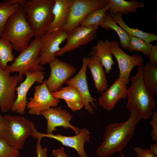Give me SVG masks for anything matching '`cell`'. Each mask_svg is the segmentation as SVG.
Returning a JSON list of instances; mask_svg holds the SVG:
<instances>
[{"label":"cell","instance_id":"obj_33","mask_svg":"<svg viewBox=\"0 0 157 157\" xmlns=\"http://www.w3.org/2000/svg\"><path fill=\"white\" fill-rule=\"evenodd\" d=\"M133 149L137 157H157L156 155L152 153L149 149H144L140 147H135Z\"/></svg>","mask_w":157,"mask_h":157},{"label":"cell","instance_id":"obj_4","mask_svg":"<svg viewBox=\"0 0 157 157\" xmlns=\"http://www.w3.org/2000/svg\"><path fill=\"white\" fill-rule=\"evenodd\" d=\"M55 2V0H25L22 6L35 38L41 37L52 22Z\"/></svg>","mask_w":157,"mask_h":157},{"label":"cell","instance_id":"obj_10","mask_svg":"<svg viewBox=\"0 0 157 157\" xmlns=\"http://www.w3.org/2000/svg\"><path fill=\"white\" fill-rule=\"evenodd\" d=\"M49 76L45 80L46 85L51 93L59 90L63 85L74 74L76 68L70 64L55 58L49 62Z\"/></svg>","mask_w":157,"mask_h":157},{"label":"cell","instance_id":"obj_31","mask_svg":"<svg viewBox=\"0 0 157 157\" xmlns=\"http://www.w3.org/2000/svg\"><path fill=\"white\" fill-rule=\"evenodd\" d=\"M0 157H20L19 150L8 145L3 139H0Z\"/></svg>","mask_w":157,"mask_h":157},{"label":"cell","instance_id":"obj_25","mask_svg":"<svg viewBox=\"0 0 157 157\" xmlns=\"http://www.w3.org/2000/svg\"><path fill=\"white\" fill-rule=\"evenodd\" d=\"M25 0H4L0 3V36L9 18L22 6Z\"/></svg>","mask_w":157,"mask_h":157},{"label":"cell","instance_id":"obj_30","mask_svg":"<svg viewBox=\"0 0 157 157\" xmlns=\"http://www.w3.org/2000/svg\"><path fill=\"white\" fill-rule=\"evenodd\" d=\"M153 45L141 39L130 35L127 49L130 51H139L148 57Z\"/></svg>","mask_w":157,"mask_h":157},{"label":"cell","instance_id":"obj_11","mask_svg":"<svg viewBox=\"0 0 157 157\" xmlns=\"http://www.w3.org/2000/svg\"><path fill=\"white\" fill-rule=\"evenodd\" d=\"M119 44L116 40L111 42V51L117 62L119 70L118 78L127 86L132 70L135 67L142 64L143 59L140 55L127 54L120 48Z\"/></svg>","mask_w":157,"mask_h":157},{"label":"cell","instance_id":"obj_9","mask_svg":"<svg viewBox=\"0 0 157 157\" xmlns=\"http://www.w3.org/2000/svg\"><path fill=\"white\" fill-rule=\"evenodd\" d=\"M35 90L33 97L29 99L26 106L30 115L39 116L42 112L57 106L60 102V99L51 94L46 85L45 80L42 84L36 86Z\"/></svg>","mask_w":157,"mask_h":157},{"label":"cell","instance_id":"obj_20","mask_svg":"<svg viewBox=\"0 0 157 157\" xmlns=\"http://www.w3.org/2000/svg\"><path fill=\"white\" fill-rule=\"evenodd\" d=\"M51 94L55 97L64 100L72 111L80 110L84 106L81 96L77 90L72 86L61 88Z\"/></svg>","mask_w":157,"mask_h":157},{"label":"cell","instance_id":"obj_21","mask_svg":"<svg viewBox=\"0 0 157 157\" xmlns=\"http://www.w3.org/2000/svg\"><path fill=\"white\" fill-rule=\"evenodd\" d=\"M72 0H55L52 12L54 18L47 31L62 29L65 24Z\"/></svg>","mask_w":157,"mask_h":157},{"label":"cell","instance_id":"obj_18","mask_svg":"<svg viewBox=\"0 0 157 157\" xmlns=\"http://www.w3.org/2000/svg\"><path fill=\"white\" fill-rule=\"evenodd\" d=\"M127 85L118 78L108 88L101 93L98 98V104L106 111H110L119 100L127 98Z\"/></svg>","mask_w":157,"mask_h":157},{"label":"cell","instance_id":"obj_34","mask_svg":"<svg viewBox=\"0 0 157 157\" xmlns=\"http://www.w3.org/2000/svg\"><path fill=\"white\" fill-rule=\"evenodd\" d=\"M42 138H38L35 147V154L37 157H48L47 150L46 148H42L41 144Z\"/></svg>","mask_w":157,"mask_h":157},{"label":"cell","instance_id":"obj_24","mask_svg":"<svg viewBox=\"0 0 157 157\" xmlns=\"http://www.w3.org/2000/svg\"><path fill=\"white\" fill-rule=\"evenodd\" d=\"M110 14L115 22L129 35L141 39L149 43L157 40V35L156 34L146 32L137 28H132L128 26L123 20L122 14L118 13Z\"/></svg>","mask_w":157,"mask_h":157},{"label":"cell","instance_id":"obj_5","mask_svg":"<svg viewBox=\"0 0 157 157\" xmlns=\"http://www.w3.org/2000/svg\"><path fill=\"white\" fill-rule=\"evenodd\" d=\"M41 45V37L35 38L5 69L10 73L18 72L19 82L24 80L23 76L27 72L43 71L44 68L40 64Z\"/></svg>","mask_w":157,"mask_h":157},{"label":"cell","instance_id":"obj_35","mask_svg":"<svg viewBox=\"0 0 157 157\" xmlns=\"http://www.w3.org/2000/svg\"><path fill=\"white\" fill-rule=\"evenodd\" d=\"M148 58L149 59L150 64L157 66V45H153Z\"/></svg>","mask_w":157,"mask_h":157},{"label":"cell","instance_id":"obj_38","mask_svg":"<svg viewBox=\"0 0 157 157\" xmlns=\"http://www.w3.org/2000/svg\"><path fill=\"white\" fill-rule=\"evenodd\" d=\"M149 149L152 153L157 155V142H155V143L151 144Z\"/></svg>","mask_w":157,"mask_h":157},{"label":"cell","instance_id":"obj_3","mask_svg":"<svg viewBox=\"0 0 157 157\" xmlns=\"http://www.w3.org/2000/svg\"><path fill=\"white\" fill-rule=\"evenodd\" d=\"M33 36L34 32L27 21L24 8L21 6L6 22L0 37L9 42L13 49L20 53L28 47Z\"/></svg>","mask_w":157,"mask_h":157},{"label":"cell","instance_id":"obj_36","mask_svg":"<svg viewBox=\"0 0 157 157\" xmlns=\"http://www.w3.org/2000/svg\"><path fill=\"white\" fill-rule=\"evenodd\" d=\"M52 154L54 157H69L63 147L53 149Z\"/></svg>","mask_w":157,"mask_h":157},{"label":"cell","instance_id":"obj_37","mask_svg":"<svg viewBox=\"0 0 157 157\" xmlns=\"http://www.w3.org/2000/svg\"><path fill=\"white\" fill-rule=\"evenodd\" d=\"M5 131V123L3 117L0 113V139L3 138Z\"/></svg>","mask_w":157,"mask_h":157},{"label":"cell","instance_id":"obj_29","mask_svg":"<svg viewBox=\"0 0 157 157\" xmlns=\"http://www.w3.org/2000/svg\"><path fill=\"white\" fill-rule=\"evenodd\" d=\"M11 44L0 37V66L5 69L8 63L13 61L15 57Z\"/></svg>","mask_w":157,"mask_h":157},{"label":"cell","instance_id":"obj_6","mask_svg":"<svg viewBox=\"0 0 157 157\" xmlns=\"http://www.w3.org/2000/svg\"><path fill=\"white\" fill-rule=\"evenodd\" d=\"M5 131L3 139L9 146L23 148L26 140L35 129L34 123L22 116L7 115L3 117Z\"/></svg>","mask_w":157,"mask_h":157},{"label":"cell","instance_id":"obj_32","mask_svg":"<svg viewBox=\"0 0 157 157\" xmlns=\"http://www.w3.org/2000/svg\"><path fill=\"white\" fill-rule=\"evenodd\" d=\"M150 118L151 120L150 124L152 127L150 135L152 139L155 142H157V111H154Z\"/></svg>","mask_w":157,"mask_h":157},{"label":"cell","instance_id":"obj_16","mask_svg":"<svg viewBox=\"0 0 157 157\" xmlns=\"http://www.w3.org/2000/svg\"><path fill=\"white\" fill-rule=\"evenodd\" d=\"M26 78L19 85L17 86L16 91L17 93L16 99L11 110L21 115L24 114L28 101L27 94L28 91L35 83L41 84L44 81V73L43 71L27 72Z\"/></svg>","mask_w":157,"mask_h":157},{"label":"cell","instance_id":"obj_15","mask_svg":"<svg viewBox=\"0 0 157 157\" xmlns=\"http://www.w3.org/2000/svg\"><path fill=\"white\" fill-rule=\"evenodd\" d=\"M89 54L85 56L82 60V65L77 74L73 77L70 78L65 83L67 85L74 87L81 96L84 103L85 109L90 114H93L94 110L97 109L94 102H96V99L92 97L90 92L87 83L86 72Z\"/></svg>","mask_w":157,"mask_h":157},{"label":"cell","instance_id":"obj_17","mask_svg":"<svg viewBox=\"0 0 157 157\" xmlns=\"http://www.w3.org/2000/svg\"><path fill=\"white\" fill-rule=\"evenodd\" d=\"M42 115L47 120L46 133L52 134L56 131L57 127L62 126L64 128H70L76 135L78 134L81 129L70 124V121L73 117L66 109H63L61 106L51 107L41 112Z\"/></svg>","mask_w":157,"mask_h":157},{"label":"cell","instance_id":"obj_27","mask_svg":"<svg viewBox=\"0 0 157 157\" xmlns=\"http://www.w3.org/2000/svg\"><path fill=\"white\" fill-rule=\"evenodd\" d=\"M142 75L144 83L153 96L157 95V66L147 63L143 66Z\"/></svg>","mask_w":157,"mask_h":157},{"label":"cell","instance_id":"obj_26","mask_svg":"<svg viewBox=\"0 0 157 157\" xmlns=\"http://www.w3.org/2000/svg\"><path fill=\"white\" fill-rule=\"evenodd\" d=\"M100 26L107 30L112 29L115 31L119 38V43L122 48L127 49L130 39V35L115 22L110 13H106L104 21Z\"/></svg>","mask_w":157,"mask_h":157},{"label":"cell","instance_id":"obj_19","mask_svg":"<svg viewBox=\"0 0 157 157\" xmlns=\"http://www.w3.org/2000/svg\"><path fill=\"white\" fill-rule=\"evenodd\" d=\"M87 68L90 71L97 91L101 93L105 90L108 87V85L105 71L98 58L90 53Z\"/></svg>","mask_w":157,"mask_h":157},{"label":"cell","instance_id":"obj_2","mask_svg":"<svg viewBox=\"0 0 157 157\" xmlns=\"http://www.w3.org/2000/svg\"><path fill=\"white\" fill-rule=\"evenodd\" d=\"M143 65L138 66V71L135 76L130 79L131 85L128 88L127 102L126 108L130 110L134 109L142 119L150 118L153 112L157 108V100L149 91L143 81L142 71Z\"/></svg>","mask_w":157,"mask_h":157},{"label":"cell","instance_id":"obj_1","mask_svg":"<svg viewBox=\"0 0 157 157\" xmlns=\"http://www.w3.org/2000/svg\"><path fill=\"white\" fill-rule=\"evenodd\" d=\"M130 115L126 121L111 123L107 126L103 141L97 149V155L107 157L117 152H121L127 145L134 133L136 126L142 119L134 109H131Z\"/></svg>","mask_w":157,"mask_h":157},{"label":"cell","instance_id":"obj_8","mask_svg":"<svg viewBox=\"0 0 157 157\" xmlns=\"http://www.w3.org/2000/svg\"><path fill=\"white\" fill-rule=\"evenodd\" d=\"M69 34L63 29L47 31L41 37V47L39 56L40 65L48 63L56 58L60 49V44L67 38Z\"/></svg>","mask_w":157,"mask_h":157},{"label":"cell","instance_id":"obj_39","mask_svg":"<svg viewBox=\"0 0 157 157\" xmlns=\"http://www.w3.org/2000/svg\"><path fill=\"white\" fill-rule=\"evenodd\" d=\"M120 154L121 157H126L125 156L121 151L120 152Z\"/></svg>","mask_w":157,"mask_h":157},{"label":"cell","instance_id":"obj_28","mask_svg":"<svg viewBox=\"0 0 157 157\" xmlns=\"http://www.w3.org/2000/svg\"><path fill=\"white\" fill-rule=\"evenodd\" d=\"M109 7V5L108 3L103 8L92 12L82 20L79 26H100L104 21L106 13Z\"/></svg>","mask_w":157,"mask_h":157},{"label":"cell","instance_id":"obj_14","mask_svg":"<svg viewBox=\"0 0 157 157\" xmlns=\"http://www.w3.org/2000/svg\"><path fill=\"white\" fill-rule=\"evenodd\" d=\"M10 73L0 66V108L3 113L11 110L17 97L18 76H11Z\"/></svg>","mask_w":157,"mask_h":157},{"label":"cell","instance_id":"obj_13","mask_svg":"<svg viewBox=\"0 0 157 157\" xmlns=\"http://www.w3.org/2000/svg\"><path fill=\"white\" fill-rule=\"evenodd\" d=\"M90 132L89 130L85 128L81 129L79 133L74 136H66L60 134L54 135L41 133L36 129L34 130L31 136L38 139L47 137L55 140L61 143L63 145L74 149L80 157H88L85 152L84 145L86 142L90 141Z\"/></svg>","mask_w":157,"mask_h":157},{"label":"cell","instance_id":"obj_22","mask_svg":"<svg viewBox=\"0 0 157 157\" xmlns=\"http://www.w3.org/2000/svg\"><path fill=\"white\" fill-rule=\"evenodd\" d=\"M110 45L111 42L108 39L104 41L99 40L96 45L92 47L90 52L98 58L105 68V73L107 74H109L112 69L113 65L115 64Z\"/></svg>","mask_w":157,"mask_h":157},{"label":"cell","instance_id":"obj_23","mask_svg":"<svg viewBox=\"0 0 157 157\" xmlns=\"http://www.w3.org/2000/svg\"><path fill=\"white\" fill-rule=\"evenodd\" d=\"M109 7L108 10L110 14L120 13L127 14L130 13H135L137 9L144 8V3L136 0L126 1L124 0H107Z\"/></svg>","mask_w":157,"mask_h":157},{"label":"cell","instance_id":"obj_7","mask_svg":"<svg viewBox=\"0 0 157 157\" xmlns=\"http://www.w3.org/2000/svg\"><path fill=\"white\" fill-rule=\"evenodd\" d=\"M108 4L107 0H72L67 19L63 29L69 35L89 13Z\"/></svg>","mask_w":157,"mask_h":157},{"label":"cell","instance_id":"obj_12","mask_svg":"<svg viewBox=\"0 0 157 157\" xmlns=\"http://www.w3.org/2000/svg\"><path fill=\"white\" fill-rule=\"evenodd\" d=\"M99 27L78 26L74 28L69 35L66 44L56 53L55 57L62 56L88 44L97 37Z\"/></svg>","mask_w":157,"mask_h":157}]
</instances>
